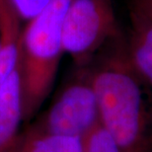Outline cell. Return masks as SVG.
I'll list each match as a JSON object with an SVG mask.
<instances>
[{
  "label": "cell",
  "instance_id": "277c9868",
  "mask_svg": "<svg viewBox=\"0 0 152 152\" xmlns=\"http://www.w3.org/2000/svg\"><path fill=\"white\" fill-rule=\"evenodd\" d=\"M118 35L111 0H71L62 23V48L79 65Z\"/></svg>",
  "mask_w": 152,
  "mask_h": 152
},
{
  "label": "cell",
  "instance_id": "3957f363",
  "mask_svg": "<svg viewBox=\"0 0 152 152\" xmlns=\"http://www.w3.org/2000/svg\"><path fill=\"white\" fill-rule=\"evenodd\" d=\"M99 121V111L88 64L80 65L47 113L25 130L34 136L83 138Z\"/></svg>",
  "mask_w": 152,
  "mask_h": 152
},
{
  "label": "cell",
  "instance_id": "30bf717a",
  "mask_svg": "<svg viewBox=\"0 0 152 152\" xmlns=\"http://www.w3.org/2000/svg\"><path fill=\"white\" fill-rule=\"evenodd\" d=\"M51 0H9L20 21H31L47 8Z\"/></svg>",
  "mask_w": 152,
  "mask_h": 152
},
{
  "label": "cell",
  "instance_id": "52a82bcc",
  "mask_svg": "<svg viewBox=\"0 0 152 152\" xmlns=\"http://www.w3.org/2000/svg\"><path fill=\"white\" fill-rule=\"evenodd\" d=\"M21 21L9 0H0V89L19 64Z\"/></svg>",
  "mask_w": 152,
  "mask_h": 152
},
{
  "label": "cell",
  "instance_id": "7a4b0ae2",
  "mask_svg": "<svg viewBox=\"0 0 152 152\" xmlns=\"http://www.w3.org/2000/svg\"><path fill=\"white\" fill-rule=\"evenodd\" d=\"M71 0H51L22 30L20 77L23 118L30 120L53 89L63 51L62 23Z\"/></svg>",
  "mask_w": 152,
  "mask_h": 152
},
{
  "label": "cell",
  "instance_id": "6da1fadb",
  "mask_svg": "<svg viewBox=\"0 0 152 152\" xmlns=\"http://www.w3.org/2000/svg\"><path fill=\"white\" fill-rule=\"evenodd\" d=\"M87 63L100 124L123 152H152L150 89L130 64L126 39L120 35Z\"/></svg>",
  "mask_w": 152,
  "mask_h": 152
},
{
  "label": "cell",
  "instance_id": "5b68a950",
  "mask_svg": "<svg viewBox=\"0 0 152 152\" xmlns=\"http://www.w3.org/2000/svg\"><path fill=\"white\" fill-rule=\"evenodd\" d=\"M23 120L22 90L18 64L0 89V152H17L21 136L20 124Z\"/></svg>",
  "mask_w": 152,
  "mask_h": 152
},
{
  "label": "cell",
  "instance_id": "8992f818",
  "mask_svg": "<svg viewBox=\"0 0 152 152\" xmlns=\"http://www.w3.org/2000/svg\"><path fill=\"white\" fill-rule=\"evenodd\" d=\"M124 39L130 64L152 91V20L132 9L130 32Z\"/></svg>",
  "mask_w": 152,
  "mask_h": 152
},
{
  "label": "cell",
  "instance_id": "8fae6325",
  "mask_svg": "<svg viewBox=\"0 0 152 152\" xmlns=\"http://www.w3.org/2000/svg\"><path fill=\"white\" fill-rule=\"evenodd\" d=\"M132 4L133 10H136L152 20V0H133Z\"/></svg>",
  "mask_w": 152,
  "mask_h": 152
},
{
  "label": "cell",
  "instance_id": "ba28073f",
  "mask_svg": "<svg viewBox=\"0 0 152 152\" xmlns=\"http://www.w3.org/2000/svg\"><path fill=\"white\" fill-rule=\"evenodd\" d=\"M83 138L74 136H34L21 132L17 152H82Z\"/></svg>",
  "mask_w": 152,
  "mask_h": 152
},
{
  "label": "cell",
  "instance_id": "7c38bea8",
  "mask_svg": "<svg viewBox=\"0 0 152 152\" xmlns=\"http://www.w3.org/2000/svg\"><path fill=\"white\" fill-rule=\"evenodd\" d=\"M0 42H1V39H0Z\"/></svg>",
  "mask_w": 152,
  "mask_h": 152
},
{
  "label": "cell",
  "instance_id": "9c48e42d",
  "mask_svg": "<svg viewBox=\"0 0 152 152\" xmlns=\"http://www.w3.org/2000/svg\"><path fill=\"white\" fill-rule=\"evenodd\" d=\"M82 152H123L112 135L98 124L83 137Z\"/></svg>",
  "mask_w": 152,
  "mask_h": 152
}]
</instances>
